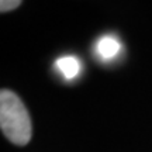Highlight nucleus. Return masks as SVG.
I'll use <instances>...</instances> for the list:
<instances>
[{
	"label": "nucleus",
	"mask_w": 152,
	"mask_h": 152,
	"mask_svg": "<svg viewBox=\"0 0 152 152\" xmlns=\"http://www.w3.org/2000/svg\"><path fill=\"white\" fill-rule=\"evenodd\" d=\"M0 128L4 137L16 145H27L31 140V120L21 99L14 92H0Z\"/></svg>",
	"instance_id": "f257e3e1"
},
{
	"label": "nucleus",
	"mask_w": 152,
	"mask_h": 152,
	"mask_svg": "<svg viewBox=\"0 0 152 152\" xmlns=\"http://www.w3.org/2000/svg\"><path fill=\"white\" fill-rule=\"evenodd\" d=\"M120 51V42L113 37H103L97 42V54L104 59H111Z\"/></svg>",
	"instance_id": "f03ea898"
},
{
	"label": "nucleus",
	"mask_w": 152,
	"mask_h": 152,
	"mask_svg": "<svg viewBox=\"0 0 152 152\" xmlns=\"http://www.w3.org/2000/svg\"><path fill=\"white\" fill-rule=\"evenodd\" d=\"M56 65H58V68L61 69V72L64 73V76L68 77V79L75 77V76L79 73V71H80L79 61L76 59L75 56H69V55L59 58L58 62H56Z\"/></svg>",
	"instance_id": "7ed1b4c3"
},
{
	"label": "nucleus",
	"mask_w": 152,
	"mask_h": 152,
	"mask_svg": "<svg viewBox=\"0 0 152 152\" xmlns=\"http://www.w3.org/2000/svg\"><path fill=\"white\" fill-rule=\"evenodd\" d=\"M20 4H21V1H18V0H1L0 1V10L3 13L4 11H10L17 9Z\"/></svg>",
	"instance_id": "20e7f679"
}]
</instances>
